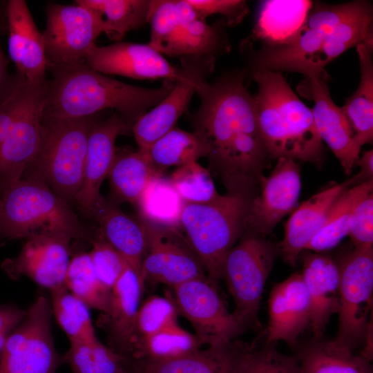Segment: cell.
<instances>
[{
	"label": "cell",
	"mask_w": 373,
	"mask_h": 373,
	"mask_svg": "<svg viewBox=\"0 0 373 373\" xmlns=\"http://www.w3.org/2000/svg\"><path fill=\"white\" fill-rule=\"evenodd\" d=\"M245 73L224 74L200 83L198 111L191 115L193 133L204 142L208 169L228 194L253 199L262 174L267 149L260 131L255 97Z\"/></svg>",
	"instance_id": "obj_1"
},
{
	"label": "cell",
	"mask_w": 373,
	"mask_h": 373,
	"mask_svg": "<svg viewBox=\"0 0 373 373\" xmlns=\"http://www.w3.org/2000/svg\"><path fill=\"white\" fill-rule=\"evenodd\" d=\"M44 117L78 119L113 109L132 128L136 121L159 104L175 86L164 79L160 87L147 88L128 84L95 70L86 63L48 66Z\"/></svg>",
	"instance_id": "obj_2"
},
{
	"label": "cell",
	"mask_w": 373,
	"mask_h": 373,
	"mask_svg": "<svg viewBox=\"0 0 373 373\" xmlns=\"http://www.w3.org/2000/svg\"><path fill=\"white\" fill-rule=\"evenodd\" d=\"M253 78L258 86L256 111L267 155L321 164L323 141L311 108L278 71L258 69Z\"/></svg>",
	"instance_id": "obj_3"
},
{
	"label": "cell",
	"mask_w": 373,
	"mask_h": 373,
	"mask_svg": "<svg viewBox=\"0 0 373 373\" xmlns=\"http://www.w3.org/2000/svg\"><path fill=\"white\" fill-rule=\"evenodd\" d=\"M1 191L0 236L3 238H28L40 231H51L73 239H90L89 231L70 204L40 178L28 175Z\"/></svg>",
	"instance_id": "obj_4"
},
{
	"label": "cell",
	"mask_w": 373,
	"mask_h": 373,
	"mask_svg": "<svg viewBox=\"0 0 373 373\" xmlns=\"http://www.w3.org/2000/svg\"><path fill=\"white\" fill-rule=\"evenodd\" d=\"M251 199L226 193L207 204H185L180 227L216 286L229 251L247 230Z\"/></svg>",
	"instance_id": "obj_5"
},
{
	"label": "cell",
	"mask_w": 373,
	"mask_h": 373,
	"mask_svg": "<svg viewBox=\"0 0 373 373\" xmlns=\"http://www.w3.org/2000/svg\"><path fill=\"white\" fill-rule=\"evenodd\" d=\"M99 114L78 119L42 115L39 150L28 169L69 204L82 185L88 135Z\"/></svg>",
	"instance_id": "obj_6"
},
{
	"label": "cell",
	"mask_w": 373,
	"mask_h": 373,
	"mask_svg": "<svg viewBox=\"0 0 373 373\" xmlns=\"http://www.w3.org/2000/svg\"><path fill=\"white\" fill-rule=\"evenodd\" d=\"M278 254V245L246 231L224 258L222 278L234 300L232 314L245 329L260 325L262 294Z\"/></svg>",
	"instance_id": "obj_7"
},
{
	"label": "cell",
	"mask_w": 373,
	"mask_h": 373,
	"mask_svg": "<svg viewBox=\"0 0 373 373\" xmlns=\"http://www.w3.org/2000/svg\"><path fill=\"white\" fill-rule=\"evenodd\" d=\"M339 308L334 343L354 351L365 345L363 352L372 354L370 347V312L372 305V245L354 247L338 265Z\"/></svg>",
	"instance_id": "obj_8"
},
{
	"label": "cell",
	"mask_w": 373,
	"mask_h": 373,
	"mask_svg": "<svg viewBox=\"0 0 373 373\" xmlns=\"http://www.w3.org/2000/svg\"><path fill=\"white\" fill-rule=\"evenodd\" d=\"M50 301L43 295L26 310L0 352V373H55L64 363L55 346Z\"/></svg>",
	"instance_id": "obj_9"
},
{
	"label": "cell",
	"mask_w": 373,
	"mask_h": 373,
	"mask_svg": "<svg viewBox=\"0 0 373 373\" xmlns=\"http://www.w3.org/2000/svg\"><path fill=\"white\" fill-rule=\"evenodd\" d=\"M42 32L48 66L85 63L95 40L104 33L100 17L82 5L48 3Z\"/></svg>",
	"instance_id": "obj_10"
},
{
	"label": "cell",
	"mask_w": 373,
	"mask_h": 373,
	"mask_svg": "<svg viewBox=\"0 0 373 373\" xmlns=\"http://www.w3.org/2000/svg\"><path fill=\"white\" fill-rule=\"evenodd\" d=\"M142 220L147 234V248L140 274L143 286L149 283L173 287L191 279L205 277L201 261L179 228Z\"/></svg>",
	"instance_id": "obj_11"
},
{
	"label": "cell",
	"mask_w": 373,
	"mask_h": 373,
	"mask_svg": "<svg viewBox=\"0 0 373 373\" xmlns=\"http://www.w3.org/2000/svg\"><path fill=\"white\" fill-rule=\"evenodd\" d=\"M173 289L178 312L191 323L202 344L227 343L245 329L228 311L209 278L191 279Z\"/></svg>",
	"instance_id": "obj_12"
},
{
	"label": "cell",
	"mask_w": 373,
	"mask_h": 373,
	"mask_svg": "<svg viewBox=\"0 0 373 373\" xmlns=\"http://www.w3.org/2000/svg\"><path fill=\"white\" fill-rule=\"evenodd\" d=\"M358 3L356 1L338 5H312L296 37L287 45L262 52L256 59L257 65L263 70L304 74L329 34L355 10Z\"/></svg>",
	"instance_id": "obj_13"
},
{
	"label": "cell",
	"mask_w": 373,
	"mask_h": 373,
	"mask_svg": "<svg viewBox=\"0 0 373 373\" xmlns=\"http://www.w3.org/2000/svg\"><path fill=\"white\" fill-rule=\"evenodd\" d=\"M183 77L159 104L142 115L131 128L138 149L144 151L173 128L186 111L200 82L214 69L215 57L205 55L180 57Z\"/></svg>",
	"instance_id": "obj_14"
},
{
	"label": "cell",
	"mask_w": 373,
	"mask_h": 373,
	"mask_svg": "<svg viewBox=\"0 0 373 373\" xmlns=\"http://www.w3.org/2000/svg\"><path fill=\"white\" fill-rule=\"evenodd\" d=\"M298 90L314 102L311 109L316 127L322 140L339 160L344 172L350 175L359 157L361 149L355 142L352 129L341 107L333 102L325 70L309 71Z\"/></svg>",
	"instance_id": "obj_15"
},
{
	"label": "cell",
	"mask_w": 373,
	"mask_h": 373,
	"mask_svg": "<svg viewBox=\"0 0 373 373\" xmlns=\"http://www.w3.org/2000/svg\"><path fill=\"white\" fill-rule=\"evenodd\" d=\"M48 80L34 84L14 125L0 146V191L21 178L39 150Z\"/></svg>",
	"instance_id": "obj_16"
},
{
	"label": "cell",
	"mask_w": 373,
	"mask_h": 373,
	"mask_svg": "<svg viewBox=\"0 0 373 373\" xmlns=\"http://www.w3.org/2000/svg\"><path fill=\"white\" fill-rule=\"evenodd\" d=\"M259 185L260 193L250 202L246 231L265 237L296 209L301 187L299 165L280 157L269 176H261Z\"/></svg>",
	"instance_id": "obj_17"
},
{
	"label": "cell",
	"mask_w": 373,
	"mask_h": 373,
	"mask_svg": "<svg viewBox=\"0 0 373 373\" xmlns=\"http://www.w3.org/2000/svg\"><path fill=\"white\" fill-rule=\"evenodd\" d=\"M72 240L61 233H36L28 238L19 256L8 260L3 268L10 276H26L50 291L64 287Z\"/></svg>",
	"instance_id": "obj_18"
},
{
	"label": "cell",
	"mask_w": 373,
	"mask_h": 373,
	"mask_svg": "<svg viewBox=\"0 0 373 373\" xmlns=\"http://www.w3.org/2000/svg\"><path fill=\"white\" fill-rule=\"evenodd\" d=\"M85 63L104 75L137 79L162 78L177 82L183 77L181 66L170 64L149 44L131 42L97 46L89 50Z\"/></svg>",
	"instance_id": "obj_19"
},
{
	"label": "cell",
	"mask_w": 373,
	"mask_h": 373,
	"mask_svg": "<svg viewBox=\"0 0 373 373\" xmlns=\"http://www.w3.org/2000/svg\"><path fill=\"white\" fill-rule=\"evenodd\" d=\"M99 115L88 132L83 180L75 200V203L86 216H89L101 195L102 184L108 177L115 156L117 137L131 131L117 112L106 117H99Z\"/></svg>",
	"instance_id": "obj_20"
},
{
	"label": "cell",
	"mask_w": 373,
	"mask_h": 373,
	"mask_svg": "<svg viewBox=\"0 0 373 373\" xmlns=\"http://www.w3.org/2000/svg\"><path fill=\"white\" fill-rule=\"evenodd\" d=\"M4 10L8 32V54L17 73L30 83L45 82L48 66L43 35L26 2L7 1L4 3Z\"/></svg>",
	"instance_id": "obj_21"
},
{
	"label": "cell",
	"mask_w": 373,
	"mask_h": 373,
	"mask_svg": "<svg viewBox=\"0 0 373 373\" xmlns=\"http://www.w3.org/2000/svg\"><path fill=\"white\" fill-rule=\"evenodd\" d=\"M266 344L278 341L295 348L298 336L310 327L309 295L300 273L276 284L270 291Z\"/></svg>",
	"instance_id": "obj_22"
},
{
	"label": "cell",
	"mask_w": 373,
	"mask_h": 373,
	"mask_svg": "<svg viewBox=\"0 0 373 373\" xmlns=\"http://www.w3.org/2000/svg\"><path fill=\"white\" fill-rule=\"evenodd\" d=\"M253 347L232 341L174 357L132 359V366L135 373H242Z\"/></svg>",
	"instance_id": "obj_23"
},
{
	"label": "cell",
	"mask_w": 373,
	"mask_h": 373,
	"mask_svg": "<svg viewBox=\"0 0 373 373\" xmlns=\"http://www.w3.org/2000/svg\"><path fill=\"white\" fill-rule=\"evenodd\" d=\"M352 177L312 195L296 209L285 226V236L278 244L285 262L295 266L299 255L323 227L328 212L337 198L355 186Z\"/></svg>",
	"instance_id": "obj_24"
},
{
	"label": "cell",
	"mask_w": 373,
	"mask_h": 373,
	"mask_svg": "<svg viewBox=\"0 0 373 373\" xmlns=\"http://www.w3.org/2000/svg\"><path fill=\"white\" fill-rule=\"evenodd\" d=\"M301 276L311 310L310 327L314 338H321L332 315L339 308V269L329 257L305 252L302 255Z\"/></svg>",
	"instance_id": "obj_25"
},
{
	"label": "cell",
	"mask_w": 373,
	"mask_h": 373,
	"mask_svg": "<svg viewBox=\"0 0 373 373\" xmlns=\"http://www.w3.org/2000/svg\"><path fill=\"white\" fill-rule=\"evenodd\" d=\"M88 216L97 222L105 240L140 275L147 248V234L142 219L126 214L116 202L102 195Z\"/></svg>",
	"instance_id": "obj_26"
},
{
	"label": "cell",
	"mask_w": 373,
	"mask_h": 373,
	"mask_svg": "<svg viewBox=\"0 0 373 373\" xmlns=\"http://www.w3.org/2000/svg\"><path fill=\"white\" fill-rule=\"evenodd\" d=\"M179 24L177 35L167 55L212 56L225 53L230 49L224 19L209 24L200 18L187 0H175Z\"/></svg>",
	"instance_id": "obj_27"
},
{
	"label": "cell",
	"mask_w": 373,
	"mask_h": 373,
	"mask_svg": "<svg viewBox=\"0 0 373 373\" xmlns=\"http://www.w3.org/2000/svg\"><path fill=\"white\" fill-rule=\"evenodd\" d=\"M143 287L140 275L128 265L111 288L108 309L104 313L112 350L128 357Z\"/></svg>",
	"instance_id": "obj_28"
},
{
	"label": "cell",
	"mask_w": 373,
	"mask_h": 373,
	"mask_svg": "<svg viewBox=\"0 0 373 373\" xmlns=\"http://www.w3.org/2000/svg\"><path fill=\"white\" fill-rule=\"evenodd\" d=\"M312 5L308 0L264 1L252 34L245 42L260 40L272 48L288 44L303 27Z\"/></svg>",
	"instance_id": "obj_29"
},
{
	"label": "cell",
	"mask_w": 373,
	"mask_h": 373,
	"mask_svg": "<svg viewBox=\"0 0 373 373\" xmlns=\"http://www.w3.org/2000/svg\"><path fill=\"white\" fill-rule=\"evenodd\" d=\"M356 51L360 63L359 85L341 108L355 142L361 148L373 139V38L358 44Z\"/></svg>",
	"instance_id": "obj_30"
},
{
	"label": "cell",
	"mask_w": 373,
	"mask_h": 373,
	"mask_svg": "<svg viewBox=\"0 0 373 373\" xmlns=\"http://www.w3.org/2000/svg\"><path fill=\"white\" fill-rule=\"evenodd\" d=\"M298 349L300 373H372L370 361L334 341L314 338Z\"/></svg>",
	"instance_id": "obj_31"
},
{
	"label": "cell",
	"mask_w": 373,
	"mask_h": 373,
	"mask_svg": "<svg viewBox=\"0 0 373 373\" xmlns=\"http://www.w3.org/2000/svg\"><path fill=\"white\" fill-rule=\"evenodd\" d=\"M372 16L370 3L359 1L355 10L329 34L305 73L324 69L327 64L347 49L372 39Z\"/></svg>",
	"instance_id": "obj_32"
},
{
	"label": "cell",
	"mask_w": 373,
	"mask_h": 373,
	"mask_svg": "<svg viewBox=\"0 0 373 373\" xmlns=\"http://www.w3.org/2000/svg\"><path fill=\"white\" fill-rule=\"evenodd\" d=\"M159 175L141 151L117 149L108 177L115 200L136 204L151 180Z\"/></svg>",
	"instance_id": "obj_33"
},
{
	"label": "cell",
	"mask_w": 373,
	"mask_h": 373,
	"mask_svg": "<svg viewBox=\"0 0 373 373\" xmlns=\"http://www.w3.org/2000/svg\"><path fill=\"white\" fill-rule=\"evenodd\" d=\"M101 18L104 33L119 41L126 33L149 23L151 0H76Z\"/></svg>",
	"instance_id": "obj_34"
},
{
	"label": "cell",
	"mask_w": 373,
	"mask_h": 373,
	"mask_svg": "<svg viewBox=\"0 0 373 373\" xmlns=\"http://www.w3.org/2000/svg\"><path fill=\"white\" fill-rule=\"evenodd\" d=\"M142 220L168 227H180L185 202L164 174L153 178L140 195L137 204Z\"/></svg>",
	"instance_id": "obj_35"
},
{
	"label": "cell",
	"mask_w": 373,
	"mask_h": 373,
	"mask_svg": "<svg viewBox=\"0 0 373 373\" xmlns=\"http://www.w3.org/2000/svg\"><path fill=\"white\" fill-rule=\"evenodd\" d=\"M372 191L373 180H370L343 191L333 203L323 227L305 250L319 252L336 246L349 233L350 217L355 205Z\"/></svg>",
	"instance_id": "obj_36"
},
{
	"label": "cell",
	"mask_w": 373,
	"mask_h": 373,
	"mask_svg": "<svg viewBox=\"0 0 373 373\" xmlns=\"http://www.w3.org/2000/svg\"><path fill=\"white\" fill-rule=\"evenodd\" d=\"M141 152L161 174L169 167H179L207 155L204 142L195 133L178 128H173Z\"/></svg>",
	"instance_id": "obj_37"
},
{
	"label": "cell",
	"mask_w": 373,
	"mask_h": 373,
	"mask_svg": "<svg viewBox=\"0 0 373 373\" xmlns=\"http://www.w3.org/2000/svg\"><path fill=\"white\" fill-rule=\"evenodd\" d=\"M64 358L73 373H135L129 357L106 347L99 339L70 343Z\"/></svg>",
	"instance_id": "obj_38"
},
{
	"label": "cell",
	"mask_w": 373,
	"mask_h": 373,
	"mask_svg": "<svg viewBox=\"0 0 373 373\" xmlns=\"http://www.w3.org/2000/svg\"><path fill=\"white\" fill-rule=\"evenodd\" d=\"M64 283L68 290L89 308L107 311L111 289L97 278L89 253L79 252L70 259Z\"/></svg>",
	"instance_id": "obj_39"
},
{
	"label": "cell",
	"mask_w": 373,
	"mask_h": 373,
	"mask_svg": "<svg viewBox=\"0 0 373 373\" xmlns=\"http://www.w3.org/2000/svg\"><path fill=\"white\" fill-rule=\"evenodd\" d=\"M51 307L70 343L97 340L89 307L73 295L66 286L52 290Z\"/></svg>",
	"instance_id": "obj_40"
},
{
	"label": "cell",
	"mask_w": 373,
	"mask_h": 373,
	"mask_svg": "<svg viewBox=\"0 0 373 373\" xmlns=\"http://www.w3.org/2000/svg\"><path fill=\"white\" fill-rule=\"evenodd\" d=\"M201 345L195 335L182 329L176 322L140 341L135 346L130 358L174 357L195 351Z\"/></svg>",
	"instance_id": "obj_41"
},
{
	"label": "cell",
	"mask_w": 373,
	"mask_h": 373,
	"mask_svg": "<svg viewBox=\"0 0 373 373\" xmlns=\"http://www.w3.org/2000/svg\"><path fill=\"white\" fill-rule=\"evenodd\" d=\"M211 175L195 161L177 167L169 178L185 204H207L221 196Z\"/></svg>",
	"instance_id": "obj_42"
},
{
	"label": "cell",
	"mask_w": 373,
	"mask_h": 373,
	"mask_svg": "<svg viewBox=\"0 0 373 373\" xmlns=\"http://www.w3.org/2000/svg\"><path fill=\"white\" fill-rule=\"evenodd\" d=\"M177 314L175 303L166 298L153 296L146 299L137 314L128 357L140 341L176 323Z\"/></svg>",
	"instance_id": "obj_43"
},
{
	"label": "cell",
	"mask_w": 373,
	"mask_h": 373,
	"mask_svg": "<svg viewBox=\"0 0 373 373\" xmlns=\"http://www.w3.org/2000/svg\"><path fill=\"white\" fill-rule=\"evenodd\" d=\"M149 23L148 44L160 54L168 55L179 28L175 0H151Z\"/></svg>",
	"instance_id": "obj_44"
},
{
	"label": "cell",
	"mask_w": 373,
	"mask_h": 373,
	"mask_svg": "<svg viewBox=\"0 0 373 373\" xmlns=\"http://www.w3.org/2000/svg\"><path fill=\"white\" fill-rule=\"evenodd\" d=\"M90 240L93 248L88 253L95 274L101 283L111 290L128 263L105 240L99 229Z\"/></svg>",
	"instance_id": "obj_45"
},
{
	"label": "cell",
	"mask_w": 373,
	"mask_h": 373,
	"mask_svg": "<svg viewBox=\"0 0 373 373\" xmlns=\"http://www.w3.org/2000/svg\"><path fill=\"white\" fill-rule=\"evenodd\" d=\"M242 373H300V368L296 355L283 354L271 343L247 354Z\"/></svg>",
	"instance_id": "obj_46"
},
{
	"label": "cell",
	"mask_w": 373,
	"mask_h": 373,
	"mask_svg": "<svg viewBox=\"0 0 373 373\" xmlns=\"http://www.w3.org/2000/svg\"><path fill=\"white\" fill-rule=\"evenodd\" d=\"M33 84L16 72L12 85L1 98L0 146L10 132Z\"/></svg>",
	"instance_id": "obj_47"
},
{
	"label": "cell",
	"mask_w": 373,
	"mask_h": 373,
	"mask_svg": "<svg viewBox=\"0 0 373 373\" xmlns=\"http://www.w3.org/2000/svg\"><path fill=\"white\" fill-rule=\"evenodd\" d=\"M348 235L354 247L372 245V192L363 197L355 205L350 217Z\"/></svg>",
	"instance_id": "obj_48"
},
{
	"label": "cell",
	"mask_w": 373,
	"mask_h": 373,
	"mask_svg": "<svg viewBox=\"0 0 373 373\" xmlns=\"http://www.w3.org/2000/svg\"><path fill=\"white\" fill-rule=\"evenodd\" d=\"M198 16L207 17L219 14L224 17L227 26L240 23L249 12L246 1L242 0H187Z\"/></svg>",
	"instance_id": "obj_49"
},
{
	"label": "cell",
	"mask_w": 373,
	"mask_h": 373,
	"mask_svg": "<svg viewBox=\"0 0 373 373\" xmlns=\"http://www.w3.org/2000/svg\"><path fill=\"white\" fill-rule=\"evenodd\" d=\"M7 30L4 3L0 5V99L12 85L15 75L8 70V61L1 45V36Z\"/></svg>",
	"instance_id": "obj_50"
},
{
	"label": "cell",
	"mask_w": 373,
	"mask_h": 373,
	"mask_svg": "<svg viewBox=\"0 0 373 373\" xmlns=\"http://www.w3.org/2000/svg\"><path fill=\"white\" fill-rule=\"evenodd\" d=\"M26 310L13 305L0 306V332L13 330L23 320Z\"/></svg>",
	"instance_id": "obj_51"
},
{
	"label": "cell",
	"mask_w": 373,
	"mask_h": 373,
	"mask_svg": "<svg viewBox=\"0 0 373 373\" xmlns=\"http://www.w3.org/2000/svg\"><path fill=\"white\" fill-rule=\"evenodd\" d=\"M356 164L360 166V171L352 178L356 185L373 180V151L372 149L365 151L359 156Z\"/></svg>",
	"instance_id": "obj_52"
},
{
	"label": "cell",
	"mask_w": 373,
	"mask_h": 373,
	"mask_svg": "<svg viewBox=\"0 0 373 373\" xmlns=\"http://www.w3.org/2000/svg\"><path fill=\"white\" fill-rule=\"evenodd\" d=\"M12 332V330H4L0 332V352L3 348L7 339Z\"/></svg>",
	"instance_id": "obj_53"
},
{
	"label": "cell",
	"mask_w": 373,
	"mask_h": 373,
	"mask_svg": "<svg viewBox=\"0 0 373 373\" xmlns=\"http://www.w3.org/2000/svg\"><path fill=\"white\" fill-rule=\"evenodd\" d=\"M0 200H1V195H0Z\"/></svg>",
	"instance_id": "obj_54"
}]
</instances>
